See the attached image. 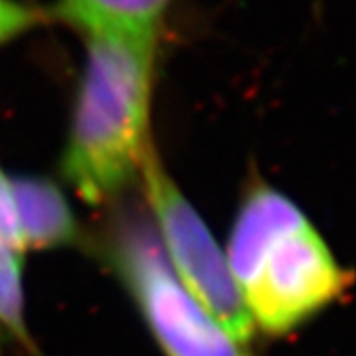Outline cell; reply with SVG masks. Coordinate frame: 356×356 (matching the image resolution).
Listing matches in <instances>:
<instances>
[{
  "mask_svg": "<svg viewBox=\"0 0 356 356\" xmlns=\"http://www.w3.org/2000/svg\"><path fill=\"white\" fill-rule=\"evenodd\" d=\"M156 36H88V62L77 91L64 177L89 204L117 198L139 180L151 147Z\"/></svg>",
  "mask_w": 356,
  "mask_h": 356,
  "instance_id": "1",
  "label": "cell"
},
{
  "mask_svg": "<svg viewBox=\"0 0 356 356\" xmlns=\"http://www.w3.org/2000/svg\"><path fill=\"white\" fill-rule=\"evenodd\" d=\"M226 259L254 329L267 334L301 327L348 285L313 222L267 184L245 194L232 224Z\"/></svg>",
  "mask_w": 356,
  "mask_h": 356,
  "instance_id": "2",
  "label": "cell"
},
{
  "mask_svg": "<svg viewBox=\"0 0 356 356\" xmlns=\"http://www.w3.org/2000/svg\"><path fill=\"white\" fill-rule=\"evenodd\" d=\"M139 180L153 214L156 242L170 271L194 301L238 343L245 344L255 329L232 277L226 252L168 177L154 151L143 166Z\"/></svg>",
  "mask_w": 356,
  "mask_h": 356,
  "instance_id": "3",
  "label": "cell"
},
{
  "mask_svg": "<svg viewBox=\"0 0 356 356\" xmlns=\"http://www.w3.org/2000/svg\"><path fill=\"white\" fill-rule=\"evenodd\" d=\"M115 259L166 356H248L243 344L180 285L154 234L125 229L115 243Z\"/></svg>",
  "mask_w": 356,
  "mask_h": 356,
  "instance_id": "4",
  "label": "cell"
},
{
  "mask_svg": "<svg viewBox=\"0 0 356 356\" xmlns=\"http://www.w3.org/2000/svg\"><path fill=\"white\" fill-rule=\"evenodd\" d=\"M22 250L70 243L77 234L76 218L65 196L48 180H13Z\"/></svg>",
  "mask_w": 356,
  "mask_h": 356,
  "instance_id": "5",
  "label": "cell"
},
{
  "mask_svg": "<svg viewBox=\"0 0 356 356\" xmlns=\"http://www.w3.org/2000/svg\"><path fill=\"white\" fill-rule=\"evenodd\" d=\"M170 0H60V13L88 36H156Z\"/></svg>",
  "mask_w": 356,
  "mask_h": 356,
  "instance_id": "6",
  "label": "cell"
},
{
  "mask_svg": "<svg viewBox=\"0 0 356 356\" xmlns=\"http://www.w3.org/2000/svg\"><path fill=\"white\" fill-rule=\"evenodd\" d=\"M0 325L22 343H30L24 315V285L20 254L0 245Z\"/></svg>",
  "mask_w": 356,
  "mask_h": 356,
  "instance_id": "7",
  "label": "cell"
},
{
  "mask_svg": "<svg viewBox=\"0 0 356 356\" xmlns=\"http://www.w3.org/2000/svg\"><path fill=\"white\" fill-rule=\"evenodd\" d=\"M0 245L8 248L16 254H22L18 216H16V202H14L13 180L0 170Z\"/></svg>",
  "mask_w": 356,
  "mask_h": 356,
  "instance_id": "8",
  "label": "cell"
},
{
  "mask_svg": "<svg viewBox=\"0 0 356 356\" xmlns=\"http://www.w3.org/2000/svg\"><path fill=\"white\" fill-rule=\"evenodd\" d=\"M36 16L14 0H0V42L14 38L16 34L34 24Z\"/></svg>",
  "mask_w": 356,
  "mask_h": 356,
  "instance_id": "9",
  "label": "cell"
}]
</instances>
